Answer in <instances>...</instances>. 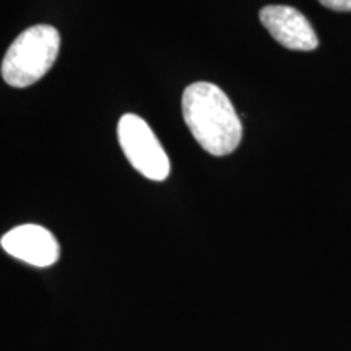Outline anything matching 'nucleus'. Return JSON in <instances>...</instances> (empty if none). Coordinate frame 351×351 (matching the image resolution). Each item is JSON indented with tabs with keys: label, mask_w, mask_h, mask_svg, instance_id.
Masks as SVG:
<instances>
[{
	"label": "nucleus",
	"mask_w": 351,
	"mask_h": 351,
	"mask_svg": "<svg viewBox=\"0 0 351 351\" xmlns=\"http://www.w3.org/2000/svg\"><path fill=\"white\" fill-rule=\"evenodd\" d=\"M324 7L335 12H351V0H319Z\"/></svg>",
	"instance_id": "6"
},
{
	"label": "nucleus",
	"mask_w": 351,
	"mask_h": 351,
	"mask_svg": "<svg viewBox=\"0 0 351 351\" xmlns=\"http://www.w3.org/2000/svg\"><path fill=\"white\" fill-rule=\"evenodd\" d=\"M117 137L125 158L140 174L158 182L168 178L169 158L155 132L142 117L124 114L117 125Z\"/></svg>",
	"instance_id": "3"
},
{
	"label": "nucleus",
	"mask_w": 351,
	"mask_h": 351,
	"mask_svg": "<svg viewBox=\"0 0 351 351\" xmlns=\"http://www.w3.org/2000/svg\"><path fill=\"white\" fill-rule=\"evenodd\" d=\"M59 51L60 34L54 26L36 25L25 29L3 57V80L13 88L33 85L49 72Z\"/></svg>",
	"instance_id": "2"
},
{
	"label": "nucleus",
	"mask_w": 351,
	"mask_h": 351,
	"mask_svg": "<svg viewBox=\"0 0 351 351\" xmlns=\"http://www.w3.org/2000/svg\"><path fill=\"white\" fill-rule=\"evenodd\" d=\"M261 21L276 43L291 51H314L319 39L309 20L296 8L267 5L261 10Z\"/></svg>",
	"instance_id": "4"
},
{
	"label": "nucleus",
	"mask_w": 351,
	"mask_h": 351,
	"mask_svg": "<svg viewBox=\"0 0 351 351\" xmlns=\"http://www.w3.org/2000/svg\"><path fill=\"white\" fill-rule=\"evenodd\" d=\"M3 251L34 267H51L59 261L60 247L54 234L38 225H21L3 236Z\"/></svg>",
	"instance_id": "5"
},
{
	"label": "nucleus",
	"mask_w": 351,
	"mask_h": 351,
	"mask_svg": "<svg viewBox=\"0 0 351 351\" xmlns=\"http://www.w3.org/2000/svg\"><path fill=\"white\" fill-rule=\"evenodd\" d=\"M182 116L191 134L210 155L226 156L239 147L243 124L225 91L213 83H192L184 90Z\"/></svg>",
	"instance_id": "1"
}]
</instances>
